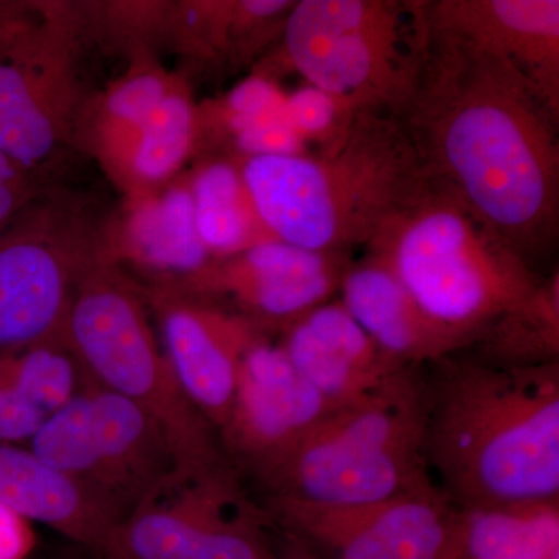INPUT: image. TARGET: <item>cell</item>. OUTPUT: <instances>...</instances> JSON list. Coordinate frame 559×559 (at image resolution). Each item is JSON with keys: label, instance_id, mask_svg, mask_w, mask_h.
<instances>
[{"label": "cell", "instance_id": "obj_33", "mask_svg": "<svg viewBox=\"0 0 559 559\" xmlns=\"http://www.w3.org/2000/svg\"><path fill=\"white\" fill-rule=\"evenodd\" d=\"M275 559H320L307 547L301 546L296 539L289 538L283 533L282 544H277Z\"/></svg>", "mask_w": 559, "mask_h": 559}, {"label": "cell", "instance_id": "obj_21", "mask_svg": "<svg viewBox=\"0 0 559 559\" xmlns=\"http://www.w3.org/2000/svg\"><path fill=\"white\" fill-rule=\"evenodd\" d=\"M127 231L132 255L153 270L190 278L213 261L198 230L190 187H175L140 204Z\"/></svg>", "mask_w": 559, "mask_h": 559}, {"label": "cell", "instance_id": "obj_30", "mask_svg": "<svg viewBox=\"0 0 559 559\" xmlns=\"http://www.w3.org/2000/svg\"><path fill=\"white\" fill-rule=\"evenodd\" d=\"M46 418L0 370V443L31 441Z\"/></svg>", "mask_w": 559, "mask_h": 559}, {"label": "cell", "instance_id": "obj_18", "mask_svg": "<svg viewBox=\"0 0 559 559\" xmlns=\"http://www.w3.org/2000/svg\"><path fill=\"white\" fill-rule=\"evenodd\" d=\"M340 290L342 305L360 329L404 366L439 362L468 347L433 322L388 264L369 252L349 263Z\"/></svg>", "mask_w": 559, "mask_h": 559}, {"label": "cell", "instance_id": "obj_27", "mask_svg": "<svg viewBox=\"0 0 559 559\" xmlns=\"http://www.w3.org/2000/svg\"><path fill=\"white\" fill-rule=\"evenodd\" d=\"M286 92L266 75L241 81L221 102L218 116L231 138L238 132L286 119Z\"/></svg>", "mask_w": 559, "mask_h": 559}, {"label": "cell", "instance_id": "obj_28", "mask_svg": "<svg viewBox=\"0 0 559 559\" xmlns=\"http://www.w3.org/2000/svg\"><path fill=\"white\" fill-rule=\"evenodd\" d=\"M168 92L170 86L160 73L142 70L114 87L106 109L114 120L139 130Z\"/></svg>", "mask_w": 559, "mask_h": 559}, {"label": "cell", "instance_id": "obj_6", "mask_svg": "<svg viewBox=\"0 0 559 559\" xmlns=\"http://www.w3.org/2000/svg\"><path fill=\"white\" fill-rule=\"evenodd\" d=\"M64 336L90 380L130 400L160 426L180 471L229 463L218 430L191 403L157 344L138 289L106 257L80 280Z\"/></svg>", "mask_w": 559, "mask_h": 559}, {"label": "cell", "instance_id": "obj_31", "mask_svg": "<svg viewBox=\"0 0 559 559\" xmlns=\"http://www.w3.org/2000/svg\"><path fill=\"white\" fill-rule=\"evenodd\" d=\"M43 194L38 176L0 153V231Z\"/></svg>", "mask_w": 559, "mask_h": 559}, {"label": "cell", "instance_id": "obj_26", "mask_svg": "<svg viewBox=\"0 0 559 559\" xmlns=\"http://www.w3.org/2000/svg\"><path fill=\"white\" fill-rule=\"evenodd\" d=\"M360 108L312 84L286 94V120L311 153L329 154L347 140Z\"/></svg>", "mask_w": 559, "mask_h": 559}, {"label": "cell", "instance_id": "obj_17", "mask_svg": "<svg viewBox=\"0 0 559 559\" xmlns=\"http://www.w3.org/2000/svg\"><path fill=\"white\" fill-rule=\"evenodd\" d=\"M280 344L301 377L336 406L362 399L412 369L371 340L341 300L326 301L290 323Z\"/></svg>", "mask_w": 559, "mask_h": 559}, {"label": "cell", "instance_id": "obj_4", "mask_svg": "<svg viewBox=\"0 0 559 559\" xmlns=\"http://www.w3.org/2000/svg\"><path fill=\"white\" fill-rule=\"evenodd\" d=\"M429 316L466 345L520 307L543 278L430 176L367 246Z\"/></svg>", "mask_w": 559, "mask_h": 559}, {"label": "cell", "instance_id": "obj_11", "mask_svg": "<svg viewBox=\"0 0 559 559\" xmlns=\"http://www.w3.org/2000/svg\"><path fill=\"white\" fill-rule=\"evenodd\" d=\"M72 46L66 22L0 14V153L39 179L72 130Z\"/></svg>", "mask_w": 559, "mask_h": 559}, {"label": "cell", "instance_id": "obj_1", "mask_svg": "<svg viewBox=\"0 0 559 559\" xmlns=\"http://www.w3.org/2000/svg\"><path fill=\"white\" fill-rule=\"evenodd\" d=\"M429 24V22H428ZM403 123L430 178L532 264L559 230V114L511 62L430 31Z\"/></svg>", "mask_w": 559, "mask_h": 559}, {"label": "cell", "instance_id": "obj_7", "mask_svg": "<svg viewBox=\"0 0 559 559\" xmlns=\"http://www.w3.org/2000/svg\"><path fill=\"white\" fill-rule=\"evenodd\" d=\"M280 38L308 84L403 119L428 57L426 0H299Z\"/></svg>", "mask_w": 559, "mask_h": 559}, {"label": "cell", "instance_id": "obj_14", "mask_svg": "<svg viewBox=\"0 0 559 559\" xmlns=\"http://www.w3.org/2000/svg\"><path fill=\"white\" fill-rule=\"evenodd\" d=\"M348 255L267 240L229 259L213 260L189 278L187 290L204 300H230L238 316L264 331L285 330L333 300L353 261Z\"/></svg>", "mask_w": 559, "mask_h": 559}, {"label": "cell", "instance_id": "obj_10", "mask_svg": "<svg viewBox=\"0 0 559 559\" xmlns=\"http://www.w3.org/2000/svg\"><path fill=\"white\" fill-rule=\"evenodd\" d=\"M79 204L40 197L0 231V355L64 336L73 294L103 259Z\"/></svg>", "mask_w": 559, "mask_h": 559}, {"label": "cell", "instance_id": "obj_5", "mask_svg": "<svg viewBox=\"0 0 559 559\" xmlns=\"http://www.w3.org/2000/svg\"><path fill=\"white\" fill-rule=\"evenodd\" d=\"M414 369L326 415L260 477L270 498L352 507L437 487L425 454V382Z\"/></svg>", "mask_w": 559, "mask_h": 559}, {"label": "cell", "instance_id": "obj_8", "mask_svg": "<svg viewBox=\"0 0 559 559\" xmlns=\"http://www.w3.org/2000/svg\"><path fill=\"white\" fill-rule=\"evenodd\" d=\"M31 450L121 521L179 469L160 426L119 393L86 382L79 395L44 419Z\"/></svg>", "mask_w": 559, "mask_h": 559}, {"label": "cell", "instance_id": "obj_24", "mask_svg": "<svg viewBox=\"0 0 559 559\" xmlns=\"http://www.w3.org/2000/svg\"><path fill=\"white\" fill-rule=\"evenodd\" d=\"M0 370L46 417L62 409L90 381L66 336L0 355Z\"/></svg>", "mask_w": 559, "mask_h": 559}, {"label": "cell", "instance_id": "obj_22", "mask_svg": "<svg viewBox=\"0 0 559 559\" xmlns=\"http://www.w3.org/2000/svg\"><path fill=\"white\" fill-rule=\"evenodd\" d=\"M198 230L213 260L229 259L275 240L261 223L242 178L240 162H210L190 187Z\"/></svg>", "mask_w": 559, "mask_h": 559}, {"label": "cell", "instance_id": "obj_9", "mask_svg": "<svg viewBox=\"0 0 559 559\" xmlns=\"http://www.w3.org/2000/svg\"><path fill=\"white\" fill-rule=\"evenodd\" d=\"M270 513L229 463L175 471L117 525L102 559H275Z\"/></svg>", "mask_w": 559, "mask_h": 559}, {"label": "cell", "instance_id": "obj_32", "mask_svg": "<svg viewBox=\"0 0 559 559\" xmlns=\"http://www.w3.org/2000/svg\"><path fill=\"white\" fill-rule=\"evenodd\" d=\"M35 544L32 522L0 503V559H28Z\"/></svg>", "mask_w": 559, "mask_h": 559}, {"label": "cell", "instance_id": "obj_19", "mask_svg": "<svg viewBox=\"0 0 559 559\" xmlns=\"http://www.w3.org/2000/svg\"><path fill=\"white\" fill-rule=\"evenodd\" d=\"M0 503L57 530L98 557L121 520L28 448L0 443Z\"/></svg>", "mask_w": 559, "mask_h": 559}, {"label": "cell", "instance_id": "obj_2", "mask_svg": "<svg viewBox=\"0 0 559 559\" xmlns=\"http://www.w3.org/2000/svg\"><path fill=\"white\" fill-rule=\"evenodd\" d=\"M448 358L425 384L426 462L441 492L455 506L559 498L558 360Z\"/></svg>", "mask_w": 559, "mask_h": 559}, {"label": "cell", "instance_id": "obj_16", "mask_svg": "<svg viewBox=\"0 0 559 559\" xmlns=\"http://www.w3.org/2000/svg\"><path fill=\"white\" fill-rule=\"evenodd\" d=\"M430 31L511 62L559 114L558 0H426Z\"/></svg>", "mask_w": 559, "mask_h": 559}, {"label": "cell", "instance_id": "obj_3", "mask_svg": "<svg viewBox=\"0 0 559 559\" xmlns=\"http://www.w3.org/2000/svg\"><path fill=\"white\" fill-rule=\"evenodd\" d=\"M240 167L275 240L330 253L367 248L428 176L403 120L369 109L333 153L250 157Z\"/></svg>", "mask_w": 559, "mask_h": 559}, {"label": "cell", "instance_id": "obj_23", "mask_svg": "<svg viewBox=\"0 0 559 559\" xmlns=\"http://www.w3.org/2000/svg\"><path fill=\"white\" fill-rule=\"evenodd\" d=\"M474 344L480 348L477 359L498 366H538L558 360V271L543 280L520 307L489 323Z\"/></svg>", "mask_w": 559, "mask_h": 559}, {"label": "cell", "instance_id": "obj_29", "mask_svg": "<svg viewBox=\"0 0 559 559\" xmlns=\"http://www.w3.org/2000/svg\"><path fill=\"white\" fill-rule=\"evenodd\" d=\"M231 139L235 148L241 154V159L305 156L311 153L286 119L250 128L238 132Z\"/></svg>", "mask_w": 559, "mask_h": 559}, {"label": "cell", "instance_id": "obj_13", "mask_svg": "<svg viewBox=\"0 0 559 559\" xmlns=\"http://www.w3.org/2000/svg\"><path fill=\"white\" fill-rule=\"evenodd\" d=\"M336 407L301 377L282 344L263 334L242 356L221 443L260 479Z\"/></svg>", "mask_w": 559, "mask_h": 559}, {"label": "cell", "instance_id": "obj_25", "mask_svg": "<svg viewBox=\"0 0 559 559\" xmlns=\"http://www.w3.org/2000/svg\"><path fill=\"white\" fill-rule=\"evenodd\" d=\"M193 106L183 92H168L138 130L132 170L145 182H160L189 156L194 138Z\"/></svg>", "mask_w": 559, "mask_h": 559}, {"label": "cell", "instance_id": "obj_15", "mask_svg": "<svg viewBox=\"0 0 559 559\" xmlns=\"http://www.w3.org/2000/svg\"><path fill=\"white\" fill-rule=\"evenodd\" d=\"M154 307L179 384L219 433L229 417L242 356L266 331L237 312L171 289L159 290Z\"/></svg>", "mask_w": 559, "mask_h": 559}, {"label": "cell", "instance_id": "obj_20", "mask_svg": "<svg viewBox=\"0 0 559 559\" xmlns=\"http://www.w3.org/2000/svg\"><path fill=\"white\" fill-rule=\"evenodd\" d=\"M440 559H559V498L455 506Z\"/></svg>", "mask_w": 559, "mask_h": 559}, {"label": "cell", "instance_id": "obj_12", "mask_svg": "<svg viewBox=\"0 0 559 559\" xmlns=\"http://www.w3.org/2000/svg\"><path fill=\"white\" fill-rule=\"evenodd\" d=\"M454 507L439 487L367 506L267 500L272 522L320 559H440Z\"/></svg>", "mask_w": 559, "mask_h": 559}]
</instances>
